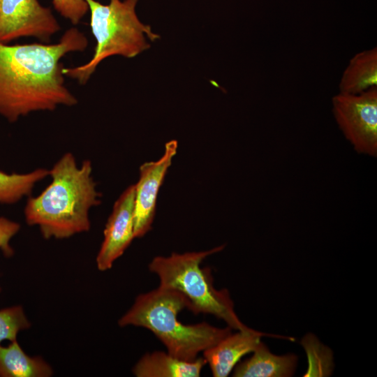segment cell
Instances as JSON below:
<instances>
[{
  "mask_svg": "<svg viewBox=\"0 0 377 377\" xmlns=\"http://www.w3.org/2000/svg\"><path fill=\"white\" fill-rule=\"evenodd\" d=\"M87 46V38L75 27L53 44L0 42V114L15 122L34 112L75 105L76 97L65 85L61 59Z\"/></svg>",
  "mask_w": 377,
  "mask_h": 377,
  "instance_id": "obj_1",
  "label": "cell"
},
{
  "mask_svg": "<svg viewBox=\"0 0 377 377\" xmlns=\"http://www.w3.org/2000/svg\"><path fill=\"white\" fill-rule=\"evenodd\" d=\"M50 184L24 207L26 222L38 226L45 239H65L90 229L89 209L101 203L92 177L91 163L78 166L70 152L49 170Z\"/></svg>",
  "mask_w": 377,
  "mask_h": 377,
  "instance_id": "obj_2",
  "label": "cell"
},
{
  "mask_svg": "<svg viewBox=\"0 0 377 377\" xmlns=\"http://www.w3.org/2000/svg\"><path fill=\"white\" fill-rule=\"evenodd\" d=\"M187 298L179 291L159 285L139 295L131 309L119 320L121 327H145L164 344L174 357L193 361L199 353L212 347L232 333L231 328H219L202 322L186 325L178 319L179 313L189 310Z\"/></svg>",
  "mask_w": 377,
  "mask_h": 377,
  "instance_id": "obj_3",
  "label": "cell"
},
{
  "mask_svg": "<svg viewBox=\"0 0 377 377\" xmlns=\"http://www.w3.org/2000/svg\"><path fill=\"white\" fill-rule=\"evenodd\" d=\"M90 13L89 26L96 39L94 52L84 64L64 67V76L85 84L98 64L108 57L119 55L133 58L150 47L160 36L150 26L142 23L135 12L138 0H110L102 4L85 0Z\"/></svg>",
  "mask_w": 377,
  "mask_h": 377,
  "instance_id": "obj_4",
  "label": "cell"
},
{
  "mask_svg": "<svg viewBox=\"0 0 377 377\" xmlns=\"http://www.w3.org/2000/svg\"><path fill=\"white\" fill-rule=\"evenodd\" d=\"M223 248L221 245L207 251L156 256L149 263V269L158 276L159 285L181 292L194 314H212L224 320L231 329L248 330L237 316L228 290L216 289L211 269L200 266L207 256Z\"/></svg>",
  "mask_w": 377,
  "mask_h": 377,
  "instance_id": "obj_5",
  "label": "cell"
},
{
  "mask_svg": "<svg viewBox=\"0 0 377 377\" xmlns=\"http://www.w3.org/2000/svg\"><path fill=\"white\" fill-rule=\"evenodd\" d=\"M332 112L343 135L360 154L377 155V87L359 94L339 92Z\"/></svg>",
  "mask_w": 377,
  "mask_h": 377,
  "instance_id": "obj_6",
  "label": "cell"
},
{
  "mask_svg": "<svg viewBox=\"0 0 377 377\" xmlns=\"http://www.w3.org/2000/svg\"><path fill=\"white\" fill-rule=\"evenodd\" d=\"M61 27L52 10L38 0H0V42L34 37L48 43Z\"/></svg>",
  "mask_w": 377,
  "mask_h": 377,
  "instance_id": "obj_7",
  "label": "cell"
},
{
  "mask_svg": "<svg viewBox=\"0 0 377 377\" xmlns=\"http://www.w3.org/2000/svg\"><path fill=\"white\" fill-rule=\"evenodd\" d=\"M177 150V142L171 140L165 143L161 158L146 162L140 167L139 180L135 184V237H143L151 228L158 193Z\"/></svg>",
  "mask_w": 377,
  "mask_h": 377,
  "instance_id": "obj_8",
  "label": "cell"
},
{
  "mask_svg": "<svg viewBox=\"0 0 377 377\" xmlns=\"http://www.w3.org/2000/svg\"><path fill=\"white\" fill-rule=\"evenodd\" d=\"M135 185L127 187L114 204L105 226L103 240L96 257L97 267L105 271L112 267L135 237L134 204Z\"/></svg>",
  "mask_w": 377,
  "mask_h": 377,
  "instance_id": "obj_9",
  "label": "cell"
},
{
  "mask_svg": "<svg viewBox=\"0 0 377 377\" xmlns=\"http://www.w3.org/2000/svg\"><path fill=\"white\" fill-rule=\"evenodd\" d=\"M263 336L294 340L291 337L267 334L251 328L231 333L202 352V357L209 364L213 376H228L242 357L256 348Z\"/></svg>",
  "mask_w": 377,
  "mask_h": 377,
  "instance_id": "obj_10",
  "label": "cell"
},
{
  "mask_svg": "<svg viewBox=\"0 0 377 377\" xmlns=\"http://www.w3.org/2000/svg\"><path fill=\"white\" fill-rule=\"evenodd\" d=\"M205 364L203 357L186 361L168 352L154 351L143 355L132 371L138 377H198Z\"/></svg>",
  "mask_w": 377,
  "mask_h": 377,
  "instance_id": "obj_11",
  "label": "cell"
},
{
  "mask_svg": "<svg viewBox=\"0 0 377 377\" xmlns=\"http://www.w3.org/2000/svg\"><path fill=\"white\" fill-rule=\"evenodd\" d=\"M253 355L235 367V377H289L295 371L297 357L294 354L276 355L261 341Z\"/></svg>",
  "mask_w": 377,
  "mask_h": 377,
  "instance_id": "obj_12",
  "label": "cell"
},
{
  "mask_svg": "<svg viewBox=\"0 0 377 377\" xmlns=\"http://www.w3.org/2000/svg\"><path fill=\"white\" fill-rule=\"evenodd\" d=\"M377 86V47L355 54L343 71L339 92L359 94Z\"/></svg>",
  "mask_w": 377,
  "mask_h": 377,
  "instance_id": "obj_13",
  "label": "cell"
},
{
  "mask_svg": "<svg viewBox=\"0 0 377 377\" xmlns=\"http://www.w3.org/2000/svg\"><path fill=\"white\" fill-rule=\"evenodd\" d=\"M52 374L46 362L27 355L16 340L6 347L0 345L1 377H49Z\"/></svg>",
  "mask_w": 377,
  "mask_h": 377,
  "instance_id": "obj_14",
  "label": "cell"
},
{
  "mask_svg": "<svg viewBox=\"0 0 377 377\" xmlns=\"http://www.w3.org/2000/svg\"><path fill=\"white\" fill-rule=\"evenodd\" d=\"M49 175L38 168L28 173H6L0 170V204H13L31 193L35 184Z\"/></svg>",
  "mask_w": 377,
  "mask_h": 377,
  "instance_id": "obj_15",
  "label": "cell"
},
{
  "mask_svg": "<svg viewBox=\"0 0 377 377\" xmlns=\"http://www.w3.org/2000/svg\"><path fill=\"white\" fill-rule=\"evenodd\" d=\"M30 323L23 309L15 306L0 310V344L5 340H16L19 332L28 329Z\"/></svg>",
  "mask_w": 377,
  "mask_h": 377,
  "instance_id": "obj_16",
  "label": "cell"
},
{
  "mask_svg": "<svg viewBox=\"0 0 377 377\" xmlns=\"http://www.w3.org/2000/svg\"><path fill=\"white\" fill-rule=\"evenodd\" d=\"M54 10L72 24H78L89 12L85 0H52Z\"/></svg>",
  "mask_w": 377,
  "mask_h": 377,
  "instance_id": "obj_17",
  "label": "cell"
},
{
  "mask_svg": "<svg viewBox=\"0 0 377 377\" xmlns=\"http://www.w3.org/2000/svg\"><path fill=\"white\" fill-rule=\"evenodd\" d=\"M20 229V225L18 223L5 217H0V250L5 256H10L13 254L10 242Z\"/></svg>",
  "mask_w": 377,
  "mask_h": 377,
  "instance_id": "obj_18",
  "label": "cell"
}]
</instances>
